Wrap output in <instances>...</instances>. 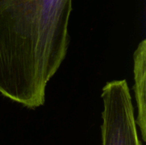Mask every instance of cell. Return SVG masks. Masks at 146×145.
<instances>
[{"instance_id": "obj_1", "label": "cell", "mask_w": 146, "mask_h": 145, "mask_svg": "<svg viewBox=\"0 0 146 145\" xmlns=\"http://www.w3.org/2000/svg\"><path fill=\"white\" fill-rule=\"evenodd\" d=\"M72 0H0V93L34 109L69 46Z\"/></svg>"}, {"instance_id": "obj_2", "label": "cell", "mask_w": 146, "mask_h": 145, "mask_svg": "<svg viewBox=\"0 0 146 145\" xmlns=\"http://www.w3.org/2000/svg\"><path fill=\"white\" fill-rule=\"evenodd\" d=\"M102 98V145H142L127 80L108 82L103 88Z\"/></svg>"}, {"instance_id": "obj_3", "label": "cell", "mask_w": 146, "mask_h": 145, "mask_svg": "<svg viewBox=\"0 0 146 145\" xmlns=\"http://www.w3.org/2000/svg\"><path fill=\"white\" fill-rule=\"evenodd\" d=\"M146 40L143 39L133 54L134 94L138 107V115L135 119L139 126L143 141H146Z\"/></svg>"}]
</instances>
